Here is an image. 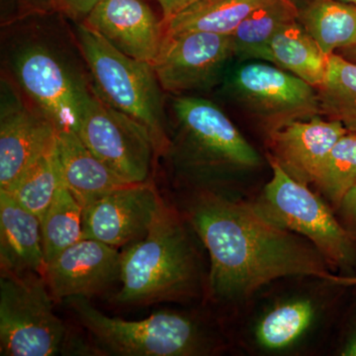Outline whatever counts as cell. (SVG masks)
<instances>
[{
  "instance_id": "cell-20",
  "label": "cell",
  "mask_w": 356,
  "mask_h": 356,
  "mask_svg": "<svg viewBox=\"0 0 356 356\" xmlns=\"http://www.w3.org/2000/svg\"><path fill=\"white\" fill-rule=\"evenodd\" d=\"M267 0H197L165 23V35L209 32L232 35Z\"/></svg>"
},
{
  "instance_id": "cell-5",
  "label": "cell",
  "mask_w": 356,
  "mask_h": 356,
  "mask_svg": "<svg viewBox=\"0 0 356 356\" xmlns=\"http://www.w3.org/2000/svg\"><path fill=\"white\" fill-rule=\"evenodd\" d=\"M172 108L177 132L165 156L178 168L204 173L261 165L259 154L215 103L182 96L175 98Z\"/></svg>"
},
{
  "instance_id": "cell-12",
  "label": "cell",
  "mask_w": 356,
  "mask_h": 356,
  "mask_svg": "<svg viewBox=\"0 0 356 356\" xmlns=\"http://www.w3.org/2000/svg\"><path fill=\"white\" fill-rule=\"evenodd\" d=\"M234 54L231 35L184 32L165 35L153 64L163 90H205L216 84Z\"/></svg>"
},
{
  "instance_id": "cell-26",
  "label": "cell",
  "mask_w": 356,
  "mask_h": 356,
  "mask_svg": "<svg viewBox=\"0 0 356 356\" xmlns=\"http://www.w3.org/2000/svg\"><path fill=\"white\" fill-rule=\"evenodd\" d=\"M314 315V307L307 300L277 306L259 323L257 329V341L267 350L286 348L310 327Z\"/></svg>"
},
{
  "instance_id": "cell-32",
  "label": "cell",
  "mask_w": 356,
  "mask_h": 356,
  "mask_svg": "<svg viewBox=\"0 0 356 356\" xmlns=\"http://www.w3.org/2000/svg\"><path fill=\"white\" fill-rule=\"evenodd\" d=\"M336 54L356 64V44L341 49V50L337 51Z\"/></svg>"
},
{
  "instance_id": "cell-21",
  "label": "cell",
  "mask_w": 356,
  "mask_h": 356,
  "mask_svg": "<svg viewBox=\"0 0 356 356\" xmlns=\"http://www.w3.org/2000/svg\"><path fill=\"white\" fill-rule=\"evenodd\" d=\"M300 23L325 55L356 44V6L341 0H313L299 13Z\"/></svg>"
},
{
  "instance_id": "cell-31",
  "label": "cell",
  "mask_w": 356,
  "mask_h": 356,
  "mask_svg": "<svg viewBox=\"0 0 356 356\" xmlns=\"http://www.w3.org/2000/svg\"><path fill=\"white\" fill-rule=\"evenodd\" d=\"M327 281L336 285L341 286H353L356 285V276H334L330 274Z\"/></svg>"
},
{
  "instance_id": "cell-28",
  "label": "cell",
  "mask_w": 356,
  "mask_h": 356,
  "mask_svg": "<svg viewBox=\"0 0 356 356\" xmlns=\"http://www.w3.org/2000/svg\"><path fill=\"white\" fill-rule=\"evenodd\" d=\"M51 10L76 24H81L88 17L100 0H49Z\"/></svg>"
},
{
  "instance_id": "cell-2",
  "label": "cell",
  "mask_w": 356,
  "mask_h": 356,
  "mask_svg": "<svg viewBox=\"0 0 356 356\" xmlns=\"http://www.w3.org/2000/svg\"><path fill=\"white\" fill-rule=\"evenodd\" d=\"M121 305L149 306L191 296L198 280L196 254L177 211L163 201L147 235L121 252Z\"/></svg>"
},
{
  "instance_id": "cell-7",
  "label": "cell",
  "mask_w": 356,
  "mask_h": 356,
  "mask_svg": "<svg viewBox=\"0 0 356 356\" xmlns=\"http://www.w3.org/2000/svg\"><path fill=\"white\" fill-rule=\"evenodd\" d=\"M44 275L1 273L0 355L53 356L67 339Z\"/></svg>"
},
{
  "instance_id": "cell-34",
  "label": "cell",
  "mask_w": 356,
  "mask_h": 356,
  "mask_svg": "<svg viewBox=\"0 0 356 356\" xmlns=\"http://www.w3.org/2000/svg\"><path fill=\"white\" fill-rule=\"evenodd\" d=\"M341 1L346 2V3L353 4L356 6V0H341Z\"/></svg>"
},
{
  "instance_id": "cell-18",
  "label": "cell",
  "mask_w": 356,
  "mask_h": 356,
  "mask_svg": "<svg viewBox=\"0 0 356 356\" xmlns=\"http://www.w3.org/2000/svg\"><path fill=\"white\" fill-rule=\"evenodd\" d=\"M57 154L63 182L83 208L107 192L129 184L84 145L76 131L58 132Z\"/></svg>"
},
{
  "instance_id": "cell-8",
  "label": "cell",
  "mask_w": 356,
  "mask_h": 356,
  "mask_svg": "<svg viewBox=\"0 0 356 356\" xmlns=\"http://www.w3.org/2000/svg\"><path fill=\"white\" fill-rule=\"evenodd\" d=\"M273 177L264 187L257 207L267 218L305 236L327 262L350 267L356 261V241L332 210L308 185L299 182L270 156Z\"/></svg>"
},
{
  "instance_id": "cell-3",
  "label": "cell",
  "mask_w": 356,
  "mask_h": 356,
  "mask_svg": "<svg viewBox=\"0 0 356 356\" xmlns=\"http://www.w3.org/2000/svg\"><path fill=\"white\" fill-rule=\"evenodd\" d=\"M6 67L11 83L62 131L79 127L83 103L91 90L88 67L81 69L69 51L50 37L31 30L11 39Z\"/></svg>"
},
{
  "instance_id": "cell-15",
  "label": "cell",
  "mask_w": 356,
  "mask_h": 356,
  "mask_svg": "<svg viewBox=\"0 0 356 356\" xmlns=\"http://www.w3.org/2000/svg\"><path fill=\"white\" fill-rule=\"evenodd\" d=\"M120 264L116 248L83 238L47 264L44 277L54 300L90 299L120 278Z\"/></svg>"
},
{
  "instance_id": "cell-10",
  "label": "cell",
  "mask_w": 356,
  "mask_h": 356,
  "mask_svg": "<svg viewBox=\"0 0 356 356\" xmlns=\"http://www.w3.org/2000/svg\"><path fill=\"white\" fill-rule=\"evenodd\" d=\"M232 88L241 102L266 124L269 133L321 112L313 86L276 65H242L234 74Z\"/></svg>"
},
{
  "instance_id": "cell-17",
  "label": "cell",
  "mask_w": 356,
  "mask_h": 356,
  "mask_svg": "<svg viewBox=\"0 0 356 356\" xmlns=\"http://www.w3.org/2000/svg\"><path fill=\"white\" fill-rule=\"evenodd\" d=\"M1 273L44 275L46 261L41 221L6 191H0Z\"/></svg>"
},
{
  "instance_id": "cell-33",
  "label": "cell",
  "mask_w": 356,
  "mask_h": 356,
  "mask_svg": "<svg viewBox=\"0 0 356 356\" xmlns=\"http://www.w3.org/2000/svg\"><path fill=\"white\" fill-rule=\"evenodd\" d=\"M341 355L356 356V332L351 337L350 341H348L343 353H341Z\"/></svg>"
},
{
  "instance_id": "cell-19",
  "label": "cell",
  "mask_w": 356,
  "mask_h": 356,
  "mask_svg": "<svg viewBox=\"0 0 356 356\" xmlns=\"http://www.w3.org/2000/svg\"><path fill=\"white\" fill-rule=\"evenodd\" d=\"M262 60L286 70L317 89L325 83L330 65V56L325 55L297 20L274 35Z\"/></svg>"
},
{
  "instance_id": "cell-9",
  "label": "cell",
  "mask_w": 356,
  "mask_h": 356,
  "mask_svg": "<svg viewBox=\"0 0 356 356\" xmlns=\"http://www.w3.org/2000/svg\"><path fill=\"white\" fill-rule=\"evenodd\" d=\"M77 135L124 181L146 184L159 156L144 126L103 102L91 86L81 109Z\"/></svg>"
},
{
  "instance_id": "cell-6",
  "label": "cell",
  "mask_w": 356,
  "mask_h": 356,
  "mask_svg": "<svg viewBox=\"0 0 356 356\" xmlns=\"http://www.w3.org/2000/svg\"><path fill=\"white\" fill-rule=\"evenodd\" d=\"M102 350L120 356H191L205 351L196 325L185 316L159 312L140 321L105 315L89 299L65 300Z\"/></svg>"
},
{
  "instance_id": "cell-25",
  "label": "cell",
  "mask_w": 356,
  "mask_h": 356,
  "mask_svg": "<svg viewBox=\"0 0 356 356\" xmlns=\"http://www.w3.org/2000/svg\"><path fill=\"white\" fill-rule=\"evenodd\" d=\"M317 90L321 112L356 131V64L336 53L330 55L327 77Z\"/></svg>"
},
{
  "instance_id": "cell-1",
  "label": "cell",
  "mask_w": 356,
  "mask_h": 356,
  "mask_svg": "<svg viewBox=\"0 0 356 356\" xmlns=\"http://www.w3.org/2000/svg\"><path fill=\"white\" fill-rule=\"evenodd\" d=\"M189 221L209 252V289L218 299L243 298L286 276L327 280L331 274L313 243L271 221L257 204L203 191Z\"/></svg>"
},
{
  "instance_id": "cell-23",
  "label": "cell",
  "mask_w": 356,
  "mask_h": 356,
  "mask_svg": "<svg viewBox=\"0 0 356 356\" xmlns=\"http://www.w3.org/2000/svg\"><path fill=\"white\" fill-rule=\"evenodd\" d=\"M41 234L46 266L83 238V207L64 182L41 219Z\"/></svg>"
},
{
  "instance_id": "cell-22",
  "label": "cell",
  "mask_w": 356,
  "mask_h": 356,
  "mask_svg": "<svg viewBox=\"0 0 356 356\" xmlns=\"http://www.w3.org/2000/svg\"><path fill=\"white\" fill-rule=\"evenodd\" d=\"M298 17L299 10L291 0H267L231 35L234 54L241 58L262 60L274 35Z\"/></svg>"
},
{
  "instance_id": "cell-13",
  "label": "cell",
  "mask_w": 356,
  "mask_h": 356,
  "mask_svg": "<svg viewBox=\"0 0 356 356\" xmlns=\"http://www.w3.org/2000/svg\"><path fill=\"white\" fill-rule=\"evenodd\" d=\"M163 203L149 181L107 192L83 208V238L116 248L132 245L147 235Z\"/></svg>"
},
{
  "instance_id": "cell-4",
  "label": "cell",
  "mask_w": 356,
  "mask_h": 356,
  "mask_svg": "<svg viewBox=\"0 0 356 356\" xmlns=\"http://www.w3.org/2000/svg\"><path fill=\"white\" fill-rule=\"evenodd\" d=\"M76 41L96 95L147 129L159 156L170 144L165 90L153 65L129 57L98 33L76 24Z\"/></svg>"
},
{
  "instance_id": "cell-16",
  "label": "cell",
  "mask_w": 356,
  "mask_h": 356,
  "mask_svg": "<svg viewBox=\"0 0 356 356\" xmlns=\"http://www.w3.org/2000/svg\"><path fill=\"white\" fill-rule=\"evenodd\" d=\"M348 132L341 122L317 116L290 122L269 133L270 156L294 179L314 184L325 159Z\"/></svg>"
},
{
  "instance_id": "cell-27",
  "label": "cell",
  "mask_w": 356,
  "mask_h": 356,
  "mask_svg": "<svg viewBox=\"0 0 356 356\" xmlns=\"http://www.w3.org/2000/svg\"><path fill=\"white\" fill-rule=\"evenodd\" d=\"M314 184L336 207L356 185V131H348L331 149Z\"/></svg>"
},
{
  "instance_id": "cell-29",
  "label": "cell",
  "mask_w": 356,
  "mask_h": 356,
  "mask_svg": "<svg viewBox=\"0 0 356 356\" xmlns=\"http://www.w3.org/2000/svg\"><path fill=\"white\" fill-rule=\"evenodd\" d=\"M337 209L346 222L344 228L348 229L356 241V185L343 196Z\"/></svg>"
},
{
  "instance_id": "cell-30",
  "label": "cell",
  "mask_w": 356,
  "mask_h": 356,
  "mask_svg": "<svg viewBox=\"0 0 356 356\" xmlns=\"http://www.w3.org/2000/svg\"><path fill=\"white\" fill-rule=\"evenodd\" d=\"M156 1L161 6V18L163 23H165L197 0H156Z\"/></svg>"
},
{
  "instance_id": "cell-14",
  "label": "cell",
  "mask_w": 356,
  "mask_h": 356,
  "mask_svg": "<svg viewBox=\"0 0 356 356\" xmlns=\"http://www.w3.org/2000/svg\"><path fill=\"white\" fill-rule=\"evenodd\" d=\"M81 24L129 57L152 65L165 37L163 18L147 0H100Z\"/></svg>"
},
{
  "instance_id": "cell-11",
  "label": "cell",
  "mask_w": 356,
  "mask_h": 356,
  "mask_svg": "<svg viewBox=\"0 0 356 356\" xmlns=\"http://www.w3.org/2000/svg\"><path fill=\"white\" fill-rule=\"evenodd\" d=\"M58 131L13 83H1L0 191H8L40 156L57 144Z\"/></svg>"
},
{
  "instance_id": "cell-24",
  "label": "cell",
  "mask_w": 356,
  "mask_h": 356,
  "mask_svg": "<svg viewBox=\"0 0 356 356\" xmlns=\"http://www.w3.org/2000/svg\"><path fill=\"white\" fill-rule=\"evenodd\" d=\"M62 184L56 144L30 165L6 192L41 221Z\"/></svg>"
}]
</instances>
